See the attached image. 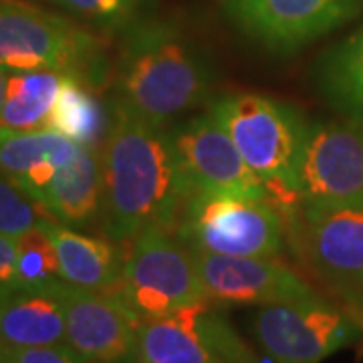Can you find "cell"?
<instances>
[{
  "label": "cell",
  "instance_id": "obj_2",
  "mask_svg": "<svg viewBox=\"0 0 363 363\" xmlns=\"http://www.w3.org/2000/svg\"><path fill=\"white\" fill-rule=\"evenodd\" d=\"M216 69L208 52L176 21L147 14L121 33L117 101L166 125L212 95Z\"/></svg>",
  "mask_w": 363,
  "mask_h": 363
},
{
  "label": "cell",
  "instance_id": "obj_12",
  "mask_svg": "<svg viewBox=\"0 0 363 363\" xmlns=\"http://www.w3.org/2000/svg\"><path fill=\"white\" fill-rule=\"evenodd\" d=\"M67 345L87 363H133L142 319L116 291L59 285Z\"/></svg>",
  "mask_w": 363,
  "mask_h": 363
},
{
  "label": "cell",
  "instance_id": "obj_1",
  "mask_svg": "<svg viewBox=\"0 0 363 363\" xmlns=\"http://www.w3.org/2000/svg\"><path fill=\"white\" fill-rule=\"evenodd\" d=\"M111 121L101 145L104 233L131 242L145 230H169L192 190L172 130L133 113L113 99Z\"/></svg>",
  "mask_w": 363,
  "mask_h": 363
},
{
  "label": "cell",
  "instance_id": "obj_25",
  "mask_svg": "<svg viewBox=\"0 0 363 363\" xmlns=\"http://www.w3.org/2000/svg\"><path fill=\"white\" fill-rule=\"evenodd\" d=\"M0 363H87L67 343L37 347H0Z\"/></svg>",
  "mask_w": 363,
  "mask_h": 363
},
{
  "label": "cell",
  "instance_id": "obj_28",
  "mask_svg": "<svg viewBox=\"0 0 363 363\" xmlns=\"http://www.w3.org/2000/svg\"><path fill=\"white\" fill-rule=\"evenodd\" d=\"M6 77L9 73L0 67V111H2V105H4V95H6Z\"/></svg>",
  "mask_w": 363,
  "mask_h": 363
},
{
  "label": "cell",
  "instance_id": "obj_20",
  "mask_svg": "<svg viewBox=\"0 0 363 363\" xmlns=\"http://www.w3.org/2000/svg\"><path fill=\"white\" fill-rule=\"evenodd\" d=\"M111 111L105 109L95 89L77 77L65 75L47 121V128L79 145L97 150L109 131Z\"/></svg>",
  "mask_w": 363,
  "mask_h": 363
},
{
  "label": "cell",
  "instance_id": "obj_10",
  "mask_svg": "<svg viewBox=\"0 0 363 363\" xmlns=\"http://www.w3.org/2000/svg\"><path fill=\"white\" fill-rule=\"evenodd\" d=\"M233 25L272 55L303 47L353 21L363 0H222Z\"/></svg>",
  "mask_w": 363,
  "mask_h": 363
},
{
  "label": "cell",
  "instance_id": "obj_15",
  "mask_svg": "<svg viewBox=\"0 0 363 363\" xmlns=\"http://www.w3.org/2000/svg\"><path fill=\"white\" fill-rule=\"evenodd\" d=\"M79 143L57 131L0 128V174L16 182L37 202L55 174L77 156Z\"/></svg>",
  "mask_w": 363,
  "mask_h": 363
},
{
  "label": "cell",
  "instance_id": "obj_19",
  "mask_svg": "<svg viewBox=\"0 0 363 363\" xmlns=\"http://www.w3.org/2000/svg\"><path fill=\"white\" fill-rule=\"evenodd\" d=\"M315 85L329 107L363 121V25L319 59Z\"/></svg>",
  "mask_w": 363,
  "mask_h": 363
},
{
  "label": "cell",
  "instance_id": "obj_3",
  "mask_svg": "<svg viewBox=\"0 0 363 363\" xmlns=\"http://www.w3.org/2000/svg\"><path fill=\"white\" fill-rule=\"evenodd\" d=\"M210 113L230 135L240 156L267 186L283 216L297 214L298 166L309 121L297 107L260 93H230L210 105Z\"/></svg>",
  "mask_w": 363,
  "mask_h": 363
},
{
  "label": "cell",
  "instance_id": "obj_18",
  "mask_svg": "<svg viewBox=\"0 0 363 363\" xmlns=\"http://www.w3.org/2000/svg\"><path fill=\"white\" fill-rule=\"evenodd\" d=\"M65 226H89L104 212L101 150L81 145L77 156L55 174L39 200Z\"/></svg>",
  "mask_w": 363,
  "mask_h": 363
},
{
  "label": "cell",
  "instance_id": "obj_17",
  "mask_svg": "<svg viewBox=\"0 0 363 363\" xmlns=\"http://www.w3.org/2000/svg\"><path fill=\"white\" fill-rule=\"evenodd\" d=\"M59 285L16 289L0 297V347L67 343L65 309L59 297Z\"/></svg>",
  "mask_w": 363,
  "mask_h": 363
},
{
  "label": "cell",
  "instance_id": "obj_14",
  "mask_svg": "<svg viewBox=\"0 0 363 363\" xmlns=\"http://www.w3.org/2000/svg\"><path fill=\"white\" fill-rule=\"evenodd\" d=\"M208 298L220 305H281L321 297L301 274L274 259L192 250Z\"/></svg>",
  "mask_w": 363,
  "mask_h": 363
},
{
  "label": "cell",
  "instance_id": "obj_13",
  "mask_svg": "<svg viewBox=\"0 0 363 363\" xmlns=\"http://www.w3.org/2000/svg\"><path fill=\"white\" fill-rule=\"evenodd\" d=\"M172 135L192 188L271 202L267 186L210 111L186 119Z\"/></svg>",
  "mask_w": 363,
  "mask_h": 363
},
{
  "label": "cell",
  "instance_id": "obj_11",
  "mask_svg": "<svg viewBox=\"0 0 363 363\" xmlns=\"http://www.w3.org/2000/svg\"><path fill=\"white\" fill-rule=\"evenodd\" d=\"M305 206L363 204V121L309 123L298 166Z\"/></svg>",
  "mask_w": 363,
  "mask_h": 363
},
{
  "label": "cell",
  "instance_id": "obj_16",
  "mask_svg": "<svg viewBox=\"0 0 363 363\" xmlns=\"http://www.w3.org/2000/svg\"><path fill=\"white\" fill-rule=\"evenodd\" d=\"M43 228L51 236L61 279L67 285L89 291H116L125 262L116 240L75 233L57 220L45 222Z\"/></svg>",
  "mask_w": 363,
  "mask_h": 363
},
{
  "label": "cell",
  "instance_id": "obj_21",
  "mask_svg": "<svg viewBox=\"0 0 363 363\" xmlns=\"http://www.w3.org/2000/svg\"><path fill=\"white\" fill-rule=\"evenodd\" d=\"M63 77L65 75L57 71L9 73L4 105L0 111V128L14 131L47 128Z\"/></svg>",
  "mask_w": 363,
  "mask_h": 363
},
{
  "label": "cell",
  "instance_id": "obj_26",
  "mask_svg": "<svg viewBox=\"0 0 363 363\" xmlns=\"http://www.w3.org/2000/svg\"><path fill=\"white\" fill-rule=\"evenodd\" d=\"M16 255L18 240L0 233V297L21 289L16 277Z\"/></svg>",
  "mask_w": 363,
  "mask_h": 363
},
{
  "label": "cell",
  "instance_id": "obj_9",
  "mask_svg": "<svg viewBox=\"0 0 363 363\" xmlns=\"http://www.w3.org/2000/svg\"><path fill=\"white\" fill-rule=\"evenodd\" d=\"M133 363H262L220 311L204 301L140 329Z\"/></svg>",
  "mask_w": 363,
  "mask_h": 363
},
{
  "label": "cell",
  "instance_id": "obj_5",
  "mask_svg": "<svg viewBox=\"0 0 363 363\" xmlns=\"http://www.w3.org/2000/svg\"><path fill=\"white\" fill-rule=\"evenodd\" d=\"M172 234L190 250L277 259L286 247V220L271 202L192 188Z\"/></svg>",
  "mask_w": 363,
  "mask_h": 363
},
{
  "label": "cell",
  "instance_id": "obj_27",
  "mask_svg": "<svg viewBox=\"0 0 363 363\" xmlns=\"http://www.w3.org/2000/svg\"><path fill=\"white\" fill-rule=\"evenodd\" d=\"M333 298L337 301L339 305L343 307V311L347 313L363 331V283L353 286V289H347L343 293H339L337 297Z\"/></svg>",
  "mask_w": 363,
  "mask_h": 363
},
{
  "label": "cell",
  "instance_id": "obj_8",
  "mask_svg": "<svg viewBox=\"0 0 363 363\" xmlns=\"http://www.w3.org/2000/svg\"><path fill=\"white\" fill-rule=\"evenodd\" d=\"M286 238L331 297L363 283V204L301 206L286 218Z\"/></svg>",
  "mask_w": 363,
  "mask_h": 363
},
{
  "label": "cell",
  "instance_id": "obj_24",
  "mask_svg": "<svg viewBox=\"0 0 363 363\" xmlns=\"http://www.w3.org/2000/svg\"><path fill=\"white\" fill-rule=\"evenodd\" d=\"M55 220L49 210L25 190L0 174V233L18 238L45 222Z\"/></svg>",
  "mask_w": 363,
  "mask_h": 363
},
{
  "label": "cell",
  "instance_id": "obj_6",
  "mask_svg": "<svg viewBox=\"0 0 363 363\" xmlns=\"http://www.w3.org/2000/svg\"><path fill=\"white\" fill-rule=\"evenodd\" d=\"M131 242L116 293L143 323L210 301L192 250L169 230H145Z\"/></svg>",
  "mask_w": 363,
  "mask_h": 363
},
{
  "label": "cell",
  "instance_id": "obj_22",
  "mask_svg": "<svg viewBox=\"0 0 363 363\" xmlns=\"http://www.w3.org/2000/svg\"><path fill=\"white\" fill-rule=\"evenodd\" d=\"M101 33H123L152 14L154 0H47Z\"/></svg>",
  "mask_w": 363,
  "mask_h": 363
},
{
  "label": "cell",
  "instance_id": "obj_23",
  "mask_svg": "<svg viewBox=\"0 0 363 363\" xmlns=\"http://www.w3.org/2000/svg\"><path fill=\"white\" fill-rule=\"evenodd\" d=\"M16 240V277L21 289H51L63 281L57 250L43 224L18 236Z\"/></svg>",
  "mask_w": 363,
  "mask_h": 363
},
{
  "label": "cell",
  "instance_id": "obj_7",
  "mask_svg": "<svg viewBox=\"0 0 363 363\" xmlns=\"http://www.w3.org/2000/svg\"><path fill=\"white\" fill-rule=\"evenodd\" d=\"M252 333L274 363H321L363 337L337 301L321 297L267 305L255 313Z\"/></svg>",
  "mask_w": 363,
  "mask_h": 363
},
{
  "label": "cell",
  "instance_id": "obj_4",
  "mask_svg": "<svg viewBox=\"0 0 363 363\" xmlns=\"http://www.w3.org/2000/svg\"><path fill=\"white\" fill-rule=\"evenodd\" d=\"M0 67L6 73L57 71L99 89L107 49L89 28L28 0H0Z\"/></svg>",
  "mask_w": 363,
  "mask_h": 363
}]
</instances>
